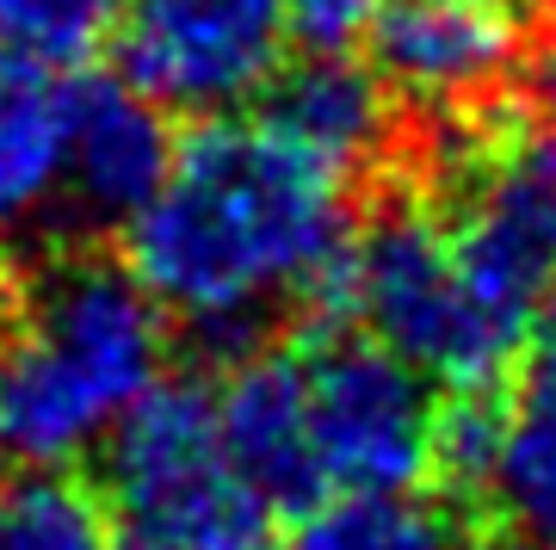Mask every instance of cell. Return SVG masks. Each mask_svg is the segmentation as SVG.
<instances>
[{
	"label": "cell",
	"mask_w": 556,
	"mask_h": 550,
	"mask_svg": "<svg viewBox=\"0 0 556 550\" xmlns=\"http://www.w3.org/2000/svg\"><path fill=\"white\" fill-rule=\"evenodd\" d=\"M174 315L100 254H56L0 303V458L75 464L167 377Z\"/></svg>",
	"instance_id": "obj_2"
},
{
	"label": "cell",
	"mask_w": 556,
	"mask_h": 550,
	"mask_svg": "<svg viewBox=\"0 0 556 550\" xmlns=\"http://www.w3.org/2000/svg\"><path fill=\"white\" fill-rule=\"evenodd\" d=\"M501 550H551V545H526V538H519V545H501Z\"/></svg>",
	"instance_id": "obj_21"
},
{
	"label": "cell",
	"mask_w": 556,
	"mask_h": 550,
	"mask_svg": "<svg viewBox=\"0 0 556 550\" xmlns=\"http://www.w3.org/2000/svg\"><path fill=\"white\" fill-rule=\"evenodd\" d=\"M285 550H470L452 501L420 489L383 495H328L321 508L298 513Z\"/></svg>",
	"instance_id": "obj_15"
},
{
	"label": "cell",
	"mask_w": 556,
	"mask_h": 550,
	"mask_svg": "<svg viewBox=\"0 0 556 550\" xmlns=\"http://www.w3.org/2000/svg\"><path fill=\"white\" fill-rule=\"evenodd\" d=\"M371 68L396 105H415L427 124H457L495 112L526 75V32L501 0H383Z\"/></svg>",
	"instance_id": "obj_7"
},
{
	"label": "cell",
	"mask_w": 556,
	"mask_h": 550,
	"mask_svg": "<svg viewBox=\"0 0 556 550\" xmlns=\"http://www.w3.org/2000/svg\"><path fill=\"white\" fill-rule=\"evenodd\" d=\"M383 0H285V32L303 57H353L371 43Z\"/></svg>",
	"instance_id": "obj_17"
},
{
	"label": "cell",
	"mask_w": 556,
	"mask_h": 550,
	"mask_svg": "<svg viewBox=\"0 0 556 550\" xmlns=\"http://www.w3.org/2000/svg\"><path fill=\"white\" fill-rule=\"evenodd\" d=\"M353 229L340 167L266 118H204L124 223V266L179 328L241 353L278 310H321Z\"/></svg>",
	"instance_id": "obj_1"
},
{
	"label": "cell",
	"mask_w": 556,
	"mask_h": 550,
	"mask_svg": "<svg viewBox=\"0 0 556 550\" xmlns=\"http://www.w3.org/2000/svg\"><path fill=\"white\" fill-rule=\"evenodd\" d=\"M501 7H514V13H532V7H556V0H501Z\"/></svg>",
	"instance_id": "obj_20"
},
{
	"label": "cell",
	"mask_w": 556,
	"mask_h": 550,
	"mask_svg": "<svg viewBox=\"0 0 556 550\" xmlns=\"http://www.w3.org/2000/svg\"><path fill=\"white\" fill-rule=\"evenodd\" d=\"M118 550H278L266 508L236 483V471H211L155 495L112 501Z\"/></svg>",
	"instance_id": "obj_13"
},
{
	"label": "cell",
	"mask_w": 556,
	"mask_h": 550,
	"mask_svg": "<svg viewBox=\"0 0 556 550\" xmlns=\"http://www.w3.org/2000/svg\"><path fill=\"white\" fill-rule=\"evenodd\" d=\"M0 550H118V513L75 464H7Z\"/></svg>",
	"instance_id": "obj_14"
},
{
	"label": "cell",
	"mask_w": 556,
	"mask_h": 550,
	"mask_svg": "<svg viewBox=\"0 0 556 550\" xmlns=\"http://www.w3.org/2000/svg\"><path fill=\"white\" fill-rule=\"evenodd\" d=\"M526 75L538 80V105H544V118L556 130V7H551V32L538 43V57H526Z\"/></svg>",
	"instance_id": "obj_18"
},
{
	"label": "cell",
	"mask_w": 556,
	"mask_h": 550,
	"mask_svg": "<svg viewBox=\"0 0 556 550\" xmlns=\"http://www.w3.org/2000/svg\"><path fill=\"white\" fill-rule=\"evenodd\" d=\"M223 458L266 513H309L328 501L309 439L303 347H241L236 365L211 390Z\"/></svg>",
	"instance_id": "obj_8"
},
{
	"label": "cell",
	"mask_w": 556,
	"mask_h": 550,
	"mask_svg": "<svg viewBox=\"0 0 556 550\" xmlns=\"http://www.w3.org/2000/svg\"><path fill=\"white\" fill-rule=\"evenodd\" d=\"M285 0H124L118 75L179 118H229L285 68Z\"/></svg>",
	"instance_id": "obj_6"
},
{
	"label": "cell",
	"mask_w": 556,
	"mask_h": 550,
	"mask_svg": "<svg viewBox=\"0 0 556 550\" xmlns=\"http://www.w3.org/2000/svg\"><path fill=\"white\" fill-rule=\"evenodd\" d=\"M538 322H544V340L556 347V291H551V303H544V315H538Z\"/></svg>",
	"instance_id": "obj_19"
},
{
	"label": "cell",
	"mask_w": 556,
	"mask_h": 550,
	"mask_svg": "<svg viewBox=\"0 0 556 550\" xmlns=\"http://www.w3.org/2000/svg\"><path fill=\"white\" fill-rule=\"evenodd\" d=\"M321 315L390 347L445 390H489L526 353V340L470 291L433 198H390L358 223Z\"/></svg>",
	"instance_id": "obj_3"
},
{
	"label": "cell",
	"mask_w": 556,
	"mask_h": 550,
	"mask_svg": "<svg viewBox=\"0 0 556 550\" xmlns=\"http://www.w3.org/2000/svg\"><path fill=\"white\" fill-rule=\"evenodd\" d=\"M174 161L167 112L124 75H93L68 87L62 112V198L87 223H130L155 198Z\"/></svg>",
	"instance_id": "obj_9"
},
{
	"label": "cell",
	"mask_w": 556,
	"mask_h": 550,
	"mask_svg": "<svg viewBox=\"0 0 556 550\" xmlns=\"http://www.w3.org/2000/svg\"><path fill=\"white\" fill-rule=\"evenodd\" d=\"M266 124L353 179L396 142V99L358 57H298L266 87Z\"/></svg>",
	"instance_id": "obj_10"
},
{
	"label": "cell",
	"mask_w": 556,
	"mask_h": 550,
	"mask_svg": "<svg viewBox=\"0 0 556 550\" xmlns=\"http://www.w3.org/2000/svg\"><path fill=\"white\" fill-rule=\"evenodd\" d=\"M482 495L514 538L556 550V347H544L514 390H501L495 464Z\"/></svg>",
	"instance_id": "obj_12"
},
{
	"label": "cell",
	"mask_w": 556,
	"mask_h": 550,
	"mask_svg": "<svg viewBox=\"0 0 556 550\" xmlns=\"http://www.w3.org/2000/svg\"><path fill=\"white\" fill-rule=\"evenodd\" d=\"M68 87L0 43V241L25 236L62 198Z\"/></svg>",
	"instance_id": "obj_11"
},
{
	"label": "cell",
	"mask_w": 556,
	"mask_h": 550,
	"mask_svg": "<svg viewBox=\"0 0 556 550\" xmlns=\"http://www.w3.org/2000/svg\"><path fill=\"white\" fill-rule=\"evenodd\" d=\"M433 186L470 291L532 340L556 291V130L495 112L433 124Z\"/></svg>",
	"instance_id": "obj_4"
},
{
	"label": "cell",
	"mask_w": 556,
	"mask_h": 550,
	"mask_svg": "<svg viewBox=\"0 0 556 550\" xmlns=\"http://www.w3.org/2000/svg\"><path fill=\"white\" fill-rule=\"evenodd\" d=\"M124 0H0V43L50 75L80 68L100 43H112Z\"/></svg>",
	"instance_id": "obj_16"
},
{
	"label": "cell",
	"mask_w": 556,
	"mask_h": 550,
	"mask_svg": "<svg viewBox=\"0 0 556 550\" xmlns=\"http://www.w3.org/2000/svg\"><path fill=\"white\" fill-rule=\"evenodd\" d=\"M303 390L328 495L420 489L433 476L439 396L433 377H420L408 359L334 322L303 340Z\"/></svg>",
	"instance_id": "obj_5"
}]
</instances>
